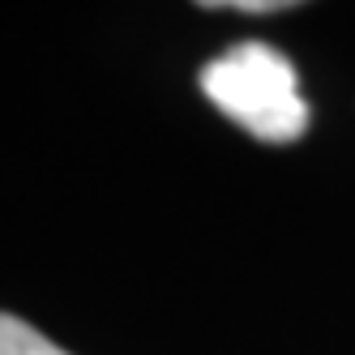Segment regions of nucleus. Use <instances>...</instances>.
I'll return each instance as SVG.
<instances>
[{
	"mask_svg": "<svg viewBox=\"0 0 355 355\" xmlns=\"http://www.w3.org/2000/svg\"><path fill=\"white\" fill-rule=\"evenodd\" d=\"M0 355H69L52 338H43L31 321L0 313Z\"/></svg>",
	"mask_w": 355,
	"mask_h": 355,
	"instance_id": "2",
	"label": "nucleus"
},
{
	"mask_svg": "<svg viewBox=\"0 0 355 355\" xmlns=\"http://www.w3.org/2000/svg\"><path fill=\"white\" fill-rule=\"evenodd\" d=\"M201 94L244 133L270 146L300 141L309 129V103L300 94L295 64L266 43H236L197 73Z\"/></svg>",
	"mask_w": 355,
	"mask_h": 355,
	"instance_id": "1",
	"label": "nucleus"
},
{
	"mask_svg": "<svg viewBox=\"0 0 355 355\" xmlns=\"http://www.w3.org/2000/svg\"><path fill=\"white\" fill-rule=\"evenodd\" d=\"M206 9H223V13H283V9H291L287 0H214V5H206Z\"/></svg>",
	"mask_w": 355,
	"mask_h": 355,
	"instance_id": "3",
	"label": "nucleus"
}]
</instances>
